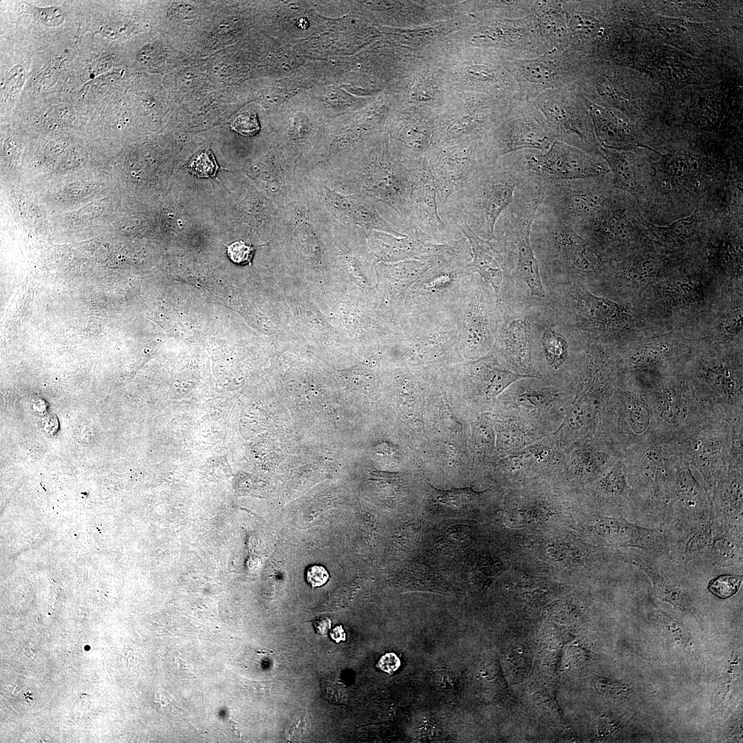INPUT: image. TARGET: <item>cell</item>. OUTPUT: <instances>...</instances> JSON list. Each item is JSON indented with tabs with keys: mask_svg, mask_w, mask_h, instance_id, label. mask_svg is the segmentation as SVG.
Instances as JSON below:
<instances>
[{
	"mask_svg": "<svg viewBox=\"0 0 743 743\" xmlns=\"http://www.w3.org/2000/svg\"><path fill=\"white\" fill-rule=\"evenodd\" d=\"M614 190L611 173L593 179L546 182L542 206L575 229L601 211Z\"/></svg>",
	"mask_w": 743,
	"mask_h": 743,
	"instance_id": "7",
	"label": "cell"
},
{
	"mask_svg": "<svg viewBox=\"0 0 743 743\" xmlns=\"http://www.w3.org/2000/svg\"><path fill=\"white\" fill-rule=\"evenodd\" d=\"M742 579V574H720L709 583L708 588L715 596L721 599H727L737 593Z\"/></svg>",
	"mask_w": 743,
	"mask_h": 743,
	"instance_id": "29",
	"label": "cell"
},
{
	"mask_svg": "<svg viewBox=\"0 0 743 743\" xmlns=\"http://www.w3.org/2000/svg\"><path fill=\"white\" fill-rule=\"evenodd\" d=\"M474 28L473 43L504 60L526 59L546 53L530 14L510 17L489 14Z\"/></svg>",
	"mask_w": 743,
	"mask_h": 743,
	"instance_id": "11",
	"label": "cell"
},
{
	"mask_svg": "<svg viewBox=\"0 0 743 743\" xmlns=\"http://www.w3.org/2000/svg\"><path fill=\"white\" fill-rule=\"evenodd\" d=\"M127 24H125V23L120 24V22H118V23H112L111 24H109V25H106L103 28V32L106 35V36H107L109 38H111V39H116V38H118V37L120 36V35L122 34L125 33L127 31Z\"/></svg>",
	"mask_w": 743,
	"mask_h": 743,
	"instance_id": "46",
	"label": "cell"
},
{
	"mask_svg": "<svg viewBox=\"0 0 743 743\" xmlns=\"http://www.w3.org/2000/svg\"><path fill=\"white\" fill-rule=\"evenodd\" d=\"M439 541V546L443 550L451 552L467 547L471 543V537L467 527L454 526L449 528Z\"/></svg>",
	"mask_w": 743,
	"mask_h": 743,
	"instance_id": "30",
	"label": "cell"
},
{
	"mask_svg": "<svg viewBox=\"0 0 743 743\" xmlns=\"http://www.w3.org/2000/svg\"><path fill=\"white\" fill-rule=\"evenodd\" d=\"M592 528L605 542L622 547L667 553L676 543L674 535L664 527H645L623 517H596Z\"/></svg>",
	"mask_w": 743,
	"mask_h": 743,
	"instance_id": "15",
	"label": "cell"
},
{
	"mask_svg": "<svg viewBox=\"0 0 743 743\" xmlns=\"http://www.w3.org/2000/svg\"><path fill=\"white\" fill-rule=\"evenodd\" d=\"M478 141H467L433 148L427 160L437 189L438 208L471 176L480 164Z\"/></svg>",
	"mask_w": 743,
	"mask_h": 743,
	"instance_id": "13",
	"label": "cell"
},
{
	"mask_svg": "<svg viewBox=\"0 0 743 743\" xmlns=\"http://www.w3.org/2000/svg\"><path fill=\"white\" fill-rule=\"evenodd\" d=\"M556 141L533 101L519 100L477 144L480 163L495 162L519 151L548 150Z\"/></svg>",
	"mask_w": 743,
	"mask_h": 743,
	"instance_id": "3",
	"label": "cell"
},
{
	"mask_svg": "<svg viewBox=\"0 0 743 743\" xmlns=\"http://www.w3.org/2000/svg\"><path fill=\"white\" fill-rule=\"evenodd\" d=\"M457 313L460 348L466 353L488 348L493 337L492 309L484 294L469 289Z\"/></svg>",
	"mask_w": 743,
	"mask_h": 743,
	"instance_id": "17",
	"label": "cell"
},
{
	"mask_svg": "<svg viewBox=\"0 0 743 743\" xmlns=\"http://www.w3.org/2000/svg\"><path fill=\"white\" fill-rule=\"evenodd\" d=\"M33 16L37 21L47 26H56L64 20L63 12L58 8H34Z\"/></svg>",
	"mask_w": 743,
	"mask_h": 743,
	"instance_id": "37",
	"label": "cell"
},
{
	"mask_svg": "<svg viewBox=\"0 0 743 743\" xmlns=\"http://www.w3.org/2000/svg\"><path fill=\"white\" fill-rule=\"evenodd\" d=\"M74 117L71 107L61 105L50 109L46 114L45 120L51 125L59 126L72 122Z\"/></svg>",
	"mask_w": 743,
	"mask_h": 743,
	"instance_id": "40",
	"label": "cell"
},
{
	"mask_svg": "<svg viewBox=\"0 0 743 743\" xmlns=\"http://www.w3.org/2000/svg\"><path fill=\"white\" fill-rule=\"evenodd\" d=\"M600 149L610 167L613 187L632 195L639 205L648 188L649 168H642L632 155L621 150Z\"/></svg>",
	"mask_w": 743,
	"mask_h": 743,
	"instance_id": "20",
	"label": "cell"
},
{
	"mask_svg": "<svg viewBox=\"0 0 743 743\" xmlns=\"http://www.w3.org/2000/svg\"><path fill=\"white\" fill-rule=\"evenodd\" d=\"M455 228L466 238L471 248L472 260L468 263V267L492 286L498 305L505 272L506 244L497 239H482L466 225L457 226Z\"/></svg>",
	"mask_w": 743,
	"mask_h": 743,
	"instance_id": "18",
	"label": "cell"
},
{
	"mask_svg": "<svg viewBox=\"0 0 743 743\" xmlns=\"http://www.w3.org/2000/svg\"><path fill=\"white\" fill-rule=\"evenodd\" d=\"M522 153L527 169L546 182L593 179L611 173L602 157L557 140L545 151L526 149Z\"/></svg>",
	"mask_w": 743,
	"mask_h": 743,
	"instance_id": "12",
	"label": "cell"
},
{
	"mask_svg": "<svg viewBox=\"0 0 743 743\" xmlns=\"http://www.w3.org/2000/svg\"><path fill=\"white\" fill-rule=\"evenodd\" d=\"M399 665L400 660L398 657L394 653H388L380 658L377 667L381 670L391 674L396 671Z\"/></svg>",
	"mask_w": 743,
	"mask_h": 743,
	"instance_id": "45",
	"label": "cell"
},
{
	"mask_svg": "<svg viewBox=\"0 0 743 743\" xmlns=\"http://www.w3.org/2000/svg\"><path fill=\"white\" fill-rule=\"evenodd\" d=\"M658 261L655 257L647 255L638 259H629L623 263L621 272L632 279H643L654 274L658 268Z\"/></svg>",
	"mask_w": 743,
	"mask_h": 743,
	"instance_id": "28",
	"label": "cell"
},
{
	"mask_svg": "<svg viewBox=\"0 0 743 743\" xmlns=\"http://www.w3.org/2000/svg\"><path fill=\"white\" fill-rule=\"evenodd\" d=\"M742 327V309L734 310L723 320V328L725 333L730 336L737 334Z\"/></svg>",
	"mask_w": 743,
	"mask_h": 743,
	"instance_id": "43",
	"label": "cell"
},
{
	"mask_svg": "<svg viewBox=\"0 0 743 743\" xmlns=\"http://www.w3.org/2000/svg\"><path fill=\"white\" fill-rule=\"evenodd\" d=\"M534 219L535 215L530 213L504 215L495 225V235L497 239L516 246V277L528 286L532 297L543 298L546 294L540 276V262L530 241Z\"/></svg>",
	"mask_w": 743,
	"mask_h": 743,
	"instance_id": "14",
	"label": "cell"
},
{
	"mask_svg": "<svg viewBox=\"0 0 743 743\" xmlns=\"http://www.w3.org/2000/svg\"><path fill=\"white\" fill-rule=\"evenodd\" d=\"M647 227L638 204L629 194L614 189L605 206L591 220L574 230L599 252L634 240Z\"/></svg>",
	"mask_w": 743,
	"mask_h": 743,
	"instance_id": "10",
	"label": "cell"
},
{
	"mask_svg": "<svg viewBox=\"0 0 743 743\" xmlns=\"http://www.w3.org/2000/svg\"><path fill=\"white\" fill-rule=\"evenodd\" d=\"M530 16L546 52L568 50L570 36L563 1H537Z\"/></svg>",
	"mask_w": 743,
	"mask_h": 743,
	"instance_id": "19",
	"label": "cell"
},
{
	"mask_svg": "<svg viewBox=\"0 0 743 743\" xmlns=\"http://www.w3.org/2000/svg\"><path fill=\"white\" fill-rule=\"evenodd\" d=\"M356 147L323 170L305 173L319 176L337 189L383 202L405 223L408 169L394 157L384 136L371 138Z\"/></svg>",
	"mask_w": 743,
	"mask_h": 743,
	"instance_id": "2",
	"label": "cell"
},
{
	"mask_svg": "<svg viewBox=\"0 0 743 743\" xmlns=\"http://www.w3.org/2000/svg\"><path fill=\"white\" fill-rule=\"evenodd\" d=\"M713 521H710L678 541L669 553L687 567L689 561L703 556L713 536Z\"/></svg>",
	"mask_w": 743,
	"mask_h": 743,
	"instance_id": "26",
	"label": "cell"
},
{
	"mask_svg": "<svg viewBox=\"0 0 743 743\" xmlns=\"http://www.w3.org/2000/svg\"><path fill=\"white\" fill-rule=\"evenodd\" d=\"M718 567L742 565V537L713 530L710 546L703 555Z\"/></svg>",
	"mask_w": 743,
	"mask_h": 743,
	"instance_id": "24",
	"label": "cell"
},
{
	"mask_svg": "<svg viewBox=\"0 0 743 743\" xmlns=\"http://www.w3.org/2000/svg\"><path fill=\"white\" fill-rule=\"evenodd\" d=\"M472 373L484 394L490 397L498 395L519 379L535 378L534 376L516 374L506 369L492 355L475 362Z\"/></svg>",
	"mask_w": 743,
	"mask_h": 743,
	"instance_id": "23",
	"label": "cell"
},
{
	"mask_svg": "<svg viewBox=\"0 0 743 743\" xmlns=\"http://www.w3.org/2000/svg\"><path fill=\"white\" fill-rule=\"evenodd\" d=\"M431 488L434 499L442 507H447V509L452 510H458V508L462 506L464 499H469V495L475 493L469 489L440 491L432 486Z\"/></svg>",
	"mask_w": 743,
	"mask_h": 743,
	"instance_id": "31",
	"label": "cell"
},
{
	"mask_svg": "<svg viewBox=\"0 0 743 743\" xmlns=\"http://www.w3.org/2000/svg\"><path fill=\"white\" fill-rule=\"evenodd\" d=\"M53 74L51 72H46L41 74L40 80H38L39 88H47L52 83Z\"/></svg>",
	"mask_w": 743,
	"mask_h": 743,
	"instance_id": "49",
	"label": "cell"
},
{
	"mask_svg": "<svg viewBox=\"0 0 743 743\" xmlns=\"http://www.w3.org/2000/svg\"><path fill=\"white\" fill-rule=\"evenodd\" d=\"M629 418L632 430L637 435L643 433L649 424V412L643 405L635 406L631 411Z\"/></svg>",
	"mask_w": 743,
	"mask_h": 743,
	"instance_id": "39",
	"label": "cell"
},
{
	"mask_svg": "<svg viewBox=\"0 0 743 743\" xmlns=\"http://www.w3.org/2000/svg\"><path fill=\"white\" fill-rule=\"evenodd\" d=\"M625 488V478L623 473L620 471L610 473L601 484V489L605 493L615 496L622 495Z\"/></svg>",
	"mask_w": 743,
	"mask_h": 743,
	"instance_id": "36",
	"label": "cell"
},
{
	"mask_svg": "<svg viewBox=\"0 0 743 743\" xmlns=\"http://www.w3.org/2000/svg\"><path fill=\"white\" fill-rule=\"evenodd\" d=\"M531 234L546 250V259L568 272L589 274L601 266L600 252L542 205L532 222Z\"/></svg>",
	"mask_w": 743,
	"mask_h": 743,
	"instance_id": "5",
	"label": "cell"
},
{
	"mask_svg": "<svg viewBox=\"0 0 743 743\" xmlns=\"http://www.w3.org/2000/svg\"><path fill=\"white\" fill-rule=\"evenodd\" d=\"M366 235L374 246L379 257L393 262L443 257L471 252L469 241L464 236L449 243L436 244L408 235L396 237L374 230H366Z\"/></svg>",
	"mask_w": 743,
	"mask_h": 743,
	"instance_id": "16",
	"label": "cell"
},
{
	"mask_svg": "<svg viewBox=\"0 0 743 743\" xmlns=\"http://www.w3.org/2000/svg\"><path fill=\"white\" fill-rule=\"evenodd\" d=\"M191 171L200 177L214 176L218 169L213 156L202 153L190 164Z\"/></svg>",
	"mask_w": 743,
	"mask_h": 743,
	"instance_id": "34",
	"label": "cell"
},
{
	"mask_svg": "<svg viewBox=\"0 0 743 743\" xmlns=\"http://www.w3.org/2000/svg\"><path fill=\"white\" fill-rule=\"evenodd\" d=\"M585 103L596 140L602 145L601 147L615 150L627 148L631 144L632 136L627 122L611 109L586 100Z\"/></svg>",
	"mask_w": 743,
	"mask_h": 743,
	"instance_id": "22",
	"label": "cell"
},
{
	"mask_svg": "<svg viewBox=\"0 0 743 743\" xmlns=\"http://www.w3.org/2000/svg\"><path fill=\"white\" fill-rule=\"evenodd\" d=\"M500 341L516 360L524 366L528 365L530 345L528 324L524 317L508 321L501 332Z\"/></svg>",
	"mask_w": 743,
	"mask_h": 743,
	"instance_id": "25",
	"label": "cell"
},
{
	"mask_svg": "<svg viewBox=\"0 0 743 743\" xmlns=\"http://www.w3.org/2000/svg\"><path fill=\"white\" fill-rule=\"evenodd\" d=\"M658 412L662 419L670 424L682 421L688 414L686 405L674 400L664 401L660 405Z\"/></svg>",
	"mask_w": 743,
	"mask_h": 743,
	"instance_id": "32",
	"label": "cell"
},
{
	"mask_svg": "<svg viewBox=\"0 0 743 743\" xmlns=\"http://www.w3.org/2000/svg\"><path fill=\"white\" fill-rule=\"evenodd\" d=\"M330 636L336 643L345 640V634L341 625L334 627L330 632Z\"/></svg>",
	"mask_w": 743,
	"mask_h": 743,
	"instance_id": "48",
	"label": "cell"
},
{
	"mask_svg": "<svg viewBox=\"0 0 743 743\" xmlns=\"http://www.w3.org/2000/svg\"><path fill=\"white\" fill-rule=\"evenodd\" d=\"M25 80V71L21 65H17L12 68L8 74V78L5 84L4 96L6 98H12L17 94Z\"/></svg>",
	"mask_w": 743,
	"mask_h": 743,
	"instance_id": "38",
	"label": "cell"
},
{
	"mask_svg": "<svg viewBox=\"0 0 743 743\" xmlns=\"http://www.w3.org/2000/svg\"><path fill=\"white\" fill-rule=\"evenodd\" d=\"M573 83L544 91L532 101L555 140L603 158L585 100Z\"/></svg>",
	"mask_w": 743,
	"mask_h": 743,
	"instance_id": "4",
	"label": "cell"
},
{
	"mask_svg": "<svg viewBox=\"0 0 743 743\" xmlns=\"http://www.w3.org/2000/svg\"><path fill=\"white\" fill-rule=\"evenodd\" d=\"M230 127L236 132L246 136H255L260 129L256 114L251 112L239 114L231 122Z\"/></svg>",
	"mask_w": 743,
	"mask_h": 743,
	"instance_id": "33",
	"label": "cell"
},
{
	"mask_svg": "<svg viewBox=\"0 0 743 743\" xmlns=\"http://www.w3.org/2000/svg\"><path fill=\"white\" fill-rule=\"evenodd\" d=\"M532 173L522 151L489 163H480L466 181L439 207L441 218L455 228L468 226L486 241L495 240V225L520 186Z\"/></svg>",
	"mask_w": 743,
	"mask_h": 743,
	"instance_id": "1",
	"label": "cell"
},
{
	"mask_svg": "<svg viewBox=\"0 0 743 743\" xmlns=\"http://www.w3.org/2000/svg\"><path fill=\"white\" fill-rule=\"evenodd\" d=\"M314 626L318 634L325 635L330 628L331 621L327 618H319L315 621Z\"/></svg>",
	"mask_w": 743,
	"mask_h": 743,
	"instance_id": "47",
	"label": "cell"
},
{
	"mask_svg": "<svg viewBox=\"0 0 743 743\" xmlns=\"http://www.w3.org/2000/svg\"><path fill=\"white\" fill-rule=\"evenodd\" d=\"M408 172L407 217L404 224L408 235L436 244L449 243L463 237L440 215L437 189L428 163L409 169Z\"/></svg>",
	"mask_w": 743,
	"mask_h": 743,
	"instance_id": "9",
	"label": "cell"
},
{
	"mask_svg": "<svg viewBox=\"0 0 743 743\" xmlns=\"http://www.w3.org/2000/svg\"><path fill=\"white\" fill-rule=\"evenodd\" d=\"M296 177L297 182L332 219L342 224L358 226L366 230H378L396 237L407 235L396 230L380 215L374 200L337 189L315 175L297 170Z\"/></svg>",
	"mask_w": 743,
	"mask_h": 743,
	"instance_id": "8",
	"label": "cell"
},
{
	"mask_svg": "<svg viewBox=\"0 0 743 743\" xmlns=\"http://www.w3.org/2000/svg\"><path fill=\"white\" fill-rule=\"evenodd\" d=\"M254 252L253 246L246 244L243 241H235L227 248L228 256L236 264L244 265L249 263Z\"/></svg>",
	"mask_w": 743,
	"mask_h": 743,
	"instance_id": "35",
	"label": "cell"
},
{
	"mask_svg": "<svg viewBox=\"0 0 743 743\" xmlns=\"http://www.w3.org/2000/svg\"><path fill=\"white\" fill-rule=\"evenodd\" d=\"M322 689L325 698L328 700L334 702H341V701L345 700V689L339 680L336 679L323 680Z\"/></svg>",
	"mask_w": 743,
	"mask_h": 743,
	"instance_id": "41",
	"label": "cell"
},
{
	"mask_svg": "<svg viewBox=\"0 0 743 743\" xmlns=\"http://www.w3.org/2000/svg\"><path fill=\"white\" fill-rule=\"evenodd\" d=\"M541 344L548 363L554 367L561 365L567 357L568 344L563 337L552 329L544 331Z\"/></svg>",
	"mask_w": 743,
	"mask_h": 743,
	"instance_id": "27",
	"label": "cell"
},
{
	"mask_svg": "<svg viewBox=\"0 0 743 743\" xmlns=\"http://www.w3.org/2000/svg\"><path fill=\"white\" fill-rule=\"evenodd\" d=\"M572 310L579 321L590 326L607 328L620 324L626 316L625 310L616 303L577 288L572 293Z\"/></svg>",
	"mask_w": 743,
	"mask_h": 743,
	"instance_id": "21",
	"label": "cell"
},
{
	"mask_svg": "<svg viewBox=\"0 0 743 743\" xmlns=\"http://www.w3.org/2000/svg\"><path fill=\"white\" fill-rule=\"evenodd\" d=\"M112 61L108 58L98 59L87 65L82 73V79L88 80L107 71L111 66Z\"/></svg>",
	"mask_w": 743,
	"mask_h": 743,
	"instance_id": "42",
	"label": "cell"
},
{
	"mask_svg": "<svg viewBox=\"0 0 743 743\" xmlns=\"http://www.w3.org/2000/svg\"><path fill=\"white\" fill-rule=\"evenodd\" d=\"M504 61L516 82L520 100L532 101L544 91L578 80L585 56L570 50H554L530 58Z\"/></svg>",
	"mask_w": 743,
	"mask_h": 743,
	"instance_id": "6",
	"label": "cell"
},
{
	"mask_svg": "<svg viewBox=\"0 0 743 743\" xmlns=\"http://www.w3.org/2000/svg\"><path fill=\"white\" fill-rule=\"evenodd\" d=\"M307 581L313 587H319L324 585L329 579V574L326 569L321 566H313L307 572Z\"/></svg>",
	"mask_w": 743,
	"mask_h": 743,
	"instance_id": "44",
	"label": "cell"
}]
</instances>
